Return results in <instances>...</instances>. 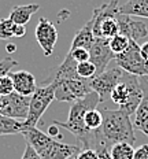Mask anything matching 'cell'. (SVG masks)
I'll list each match as a JSON object with an SVG mask.
<instances>
[{
  "label": "cell",
  "mask_w": 148,
  "mask_h": 159,
  "mask_svg": "<svg viewBox=\"0 0 148 159\" xmlns=\"http://www.w3.org/2000/svg\"><path fill=\"white\" fill-rule=\"evenodd\" d=\"M100 111L103 115V122L97 132L103 144L108 148L117 143H129L133 145L136 136L130 115L121 108L110 110L107 107H101Z\"/></svg>",
  "instance_id": "obj_1"
},
{
  "label": "cell",
  "mask_w": 148,
  "mask_h": 159,
  "mask_svg": "<svg viewBox=\"0 0 148 159\" xmlns=\"http://www.w3.org/2000/svg\"><path fill=\"white\" fill-rule=\"evenodd\" d=\"M21 134H24L26 143L32 145L43 159H67L81 151L80 145L61 143L37 126L25 129Z\"/></svg>",
  "instance_id": "obj_2"
},
{
  "label": "cell",
  "mask_w": 148,
  "mask_h": 159,
  "mask_svg": "<svg viewBox=\"0 0 148 159\" xmlns=\"http://www.w3.org/2000/svg\"><path fill=\"white\" fill-rule=\"evenodd\" d=\"M110 99L113 103L118 104L121 110L126 111L129 115L134 114L143 100L140 77L123 71L121 81L111 91Z\"/></svg>",
  "instance_id": "obj_3"
},
{
  "label": "cell",
  "mask_w": 148,
  "mask_h": 159,
  "mask_svg": "<svg viewBox=\"0 0 148 159\" xmlns=\"http://www.w3.org/2000/svg\"><path fill=\"white\" fill-rule=\"evenodd\" d=\"M119 12V2L111 0L103 3L93 10L92 19H93V34L95 37L108 39L117 36L119 33V26L117 21V14Z\"/></svg>",
  "instance_id": "obj_4"
},
{
  "label": "cell",
  "mask_w": 148,
  "mask_h": 159,
  "mask_svg": "<svg viewBox=\"0 0 148 159\" xmlns=\"http://www.w3.org/2000/svg\"><path fill=\"white\" fill-rule=\"evenodd\" d=\"M54 100H55V84L54 82H49V84H45L36 89L34 93L30 96L28 118L24 121V125L26 126V129L37 126L43 114L47 111L49 104Z\"/></svg>",
  "instance_id": "obj_5"
},
{
  "label": "cell",
  "mask_w": 148,
  "mask_h": 159,
  "mask_svg": "<svg viewBox=\"0 0 148 159\" xmlns=\"http://www.w3.org/2000/svg\"><path fill=\"white\" fill-rule=\"evenodd\" d=\"M114 61L117 66H119L126 73H130L137 77H147L148 75V61L141 56L140 45L136 41L130 40L128 49L122 54L115 55Z\"/></svg>",
  "instance_id": "obj_6"
},
{
  "label": "cell",
  "mask_w": 148,
  "mask_h": 159,
  "mask_svg": "<svg viewBox=\"0 0 148 159\" xmlns=\"http://www.w3.org/2000/svg\"><path fill=\"white\" fill-rule=\"evenodd\" d=\"M55 84V100L58 102H73L85 98L91 93L92 89L89 85V80H84L81 77L61 80L54 82Z\"/></svg>",
  "instance_id": "obj_7"
},
{
  "label": "cell",
  "mask_w": 148,
  "mask_h": 159,
  "mask_svg": "<svg viewBox=\"0 0 148 159\" xmlns=\"http://www.w3.org/2000/svg\"><path fill=\"white\" fill-rule=\"evenodd\" d=\"M29 104H30V96L19 95L16 92L0 96V114L24 122L28 118Z\"/></svg>",
  "instance_id": "obj_8"
},
{
  "label": "cell",
  "mask_w": 148,
  "mask_h": 159,
  "mask_svg": "<svg viewBox=\"0 0 148 159\" xmlns=\"http://www.w3.org/2000/svg\"><path fill=\"white\" fill-rule=\"evenodd\" d=\"M122 74H123L122 69L119 66H115V67H110V69L107 67L100 74H96L92 80H89L91 89L99 95L100 102H104L107 98H110L111 91L121 81Z\"/></svg>",
  "instance_id": "obj_9"
},
{
  "label": "cell",
  "mask_w": 148,
  "mask_h": 159,
  "mask_svg": "<svg viewBox=\"0 0 148 159\" xmlns=\"http://www.w3.org/2000/svg\"><path fill=\"white\" fill-rule=\"evenodd\" d=\"M117 21H118V26H119V33L126 36L132 41L139 43L148 37V29L146 22L139 19L137 16L118 12Z\"/></svg>",
  "instance_id": "obj_10"
},
{
  "label": "cell",
  "mask_w": 148,
  "mask_h": 159,
  "mask_svg": "<svg viewBox=\"0 0 148 159\" xmlns=\"http://www.w3.org/2000/svg\"><path fill=\"white\" fill-rule=\"evenodd\" d=\"M115 58L110 48V40L103 37H95L93 44L89 48V61L96 67V74H100L108 67V63Z\"/></svg>",
  "instance_id": "obj_11"
},
{
  "label": "cell",
  "mask_w": 148,
  "mask_h": 159,
  "mask_svg": "<svg viewBox=\"0 0 148 159\" xmlns=\"http://www.w3.org/2000/svg\"><path fill=\"white\" fill-rule=\"evenodd\" d=\"M34 36L38 45H40L43 52H44V55L45 56L52 55L55 44L58 41V30L55 28V25L49 19L41 16L37 22V26H36Z\"/></svg>",
  "instance_id": "obj_12"
},
{
  "label": "cell",
  "mask_w": 148,
  "mask_h": 159,
  "mask_svg": "<svg viewBox=\"0 0 148 159\" xmlns=\"http://www.w3.org/2000/svg\"><path fill=\"white\" fill-rule=\"evenodd\" d=\"M10 77L14 84V92L24 96H32L34 91L37 89L36 85V77L30 71L26 70H18V71H11Z\"/></svg>",
  "instance_id": "obj_13"
},
{
  "label": "cell",
  "mask_w": 148,
  "mask_h": 159,
  "mask_svg": "<svg viewBox=\"0 0 148 159\" xmlns=\"http://www.w3.org/2000/svg\"><path fill=\"white\" fill-rule=\"evenodd\" d=\"M140 85L143 89V100L134 112L133 126L148 137V80L140 77Z\"/></svg>",
  "instance_id": "obj_14"
},
{
  "label": "cell",
  "mask_w": 148,
  "mask_h": 159,
  "mask_svg": "<svg viewBox=\"0 0 148 159\" xmlns=\"http://www.w3.org/2000/svg\"><path fill=\"white\" fill-rule=\"evenodd\" d=\"M80 75L77 74V62L71 58L70 54L66 55L65 61L52 71V74L47 78V84L49 82H56L61 80H69V78H77Z\"/></svg>",
  "instance_id": "obj_15"
},
{
  "label": "cell",
  "mask_w": 148,
  "mask_h": 159,
  "mask_svg": "<svg viewBox=\"0 0 148 159\" xmlns=\"http://www.w3.org/2000/svg\"><path fill=\"white\" fill-rule=\"evenodd\" d=\"M95 41V34H93V19H91L87 22L82 28L75 33V36L73 37V41H71L70 49L74 48H87L89 49L91 45L93 44Z\"/></svg>",
  "instance_id": "obj_16"
},
{
  "label": "cell",
  "mask_w": 148,
  "mask_h": 159,
  "mask_svg": "<svg viewBox=\"0 0 148 159\" xmlns=\"http://www.w3.org/2000/svg\"><path fill=\"white\" fill-rule=\"evenodd\" d=\"M38 10H40V4H37V3L15 6V7H12V10L10 11L8 18L16 25H26Z\"/></svg>",
  "instance_id": "obj_17"
},
{
  "label": "cell",
  "mask_w": 148,
  "mask_h": 159,
  "mask_svg": "<svg viewBox=\"0 0 148 159\" xmlns=\"http://www.w3.org/2000/svg\"><path fill=\"white\" fill-rule=\"evenodd\" d=\"M26 34L25 25H16L10 18L0 19V41L10 39H21Z\"/></svg>",
  "instance_id": "obj_18"
},
{
  "label": "cell",
  "mask_w": 148,
  "mask_h": 159,
  "mask_svg": "<svg viewBox=\"0 0 148 159\" xmlns=\"http://www.w3.org/2000/svg\"><path fill=\"white\" fill-rule=\"evenodd\" d=\"M119 12L148 19V0H126L119 4Z\"/></svg>",
  "instance_id": "obj_19"
},
{
  "label": "cell",
  "mask_w": 148,
  "mask_h": 159,
  "mask_svg": "<svg viewBox=\"0 0 148 159\" xmlns=\"http://www.w3.org/2000/svg\"><path fill=\"white\" fill-rule=\"evenodd\" d=\"M26 129L22 121H16V119L4 117L0 114V136H7V134H18L22 133Z\"/></svg>",
  "instance_id": "obj_20"
},
{
  "label": "cell",
  "mask_w": 148,
  "mask_h": 159,
  "mask_svg": "<svg viewBox=\"0 0 148 159\" xmlns=\"http://www.w3.org/2000/svg\"><path fill=\"white\" fill-rule=\"evenodd\" d=\"M110 155L113 159H133L134 150L129 143H117L110 147Z\"/></svg>",
  "instance_id": "obj_21"
},
{
  "label": "cell",
  "mask_w": 148,
  "mask_h": 159,
  "mask_svg": "<svg viewBox=\"0 0 148 159\" xmlns=\"http://www.w3.org/2000/svg\"><path fill=\"white\" fill-rule=\"evenodd\" d=\"M101 122H103V115H101V111L99 108L89 110L85 114L84 124L88 130H97L101 126Z\"/></svg>",
  "instance_id": "obj_22"
},
{
  "label": "cell",
  "mask_w": 148,
  "mask_h": 159,
  "mask_svg": "<svg viewBox=\"0 0 148 159\" xmlns=\"http://www.w3.org/2000/svg\"><path fill=\"white\" fill-rule=\"evenodd\" d=\"M129 44H130V40L126 36L121 34V33H118L117 36L110 39V48L114 52V55L125 52L128 49V47H129Z\"/></svg>",
  "instance_id": "obj_23"
},
{
  "label": "cell",
  "mask_w": 148,
  "mask_h": 159,
  "mask_svg": "<svg viewBox=\"0 0 148 159\" xmlns=\"http://www.w3.org/2000/svg\"><path fill=\"white\" fill-rule=\"evenodd\" d=\"M96 67L92 63L91 61L87 62H81V63H77V74L80 75L81 78L84 80H92L96 75Z\"/></svg>",
  "instance_id": "obj_24"
},
{
  "label": "cell",
  "mask_w": 148,
  "mask_h": 159,
  "mask_svg": "<svg viewBox=\"0 0 148 159\" xmlns=\"http://www.w3.org/2000/svg\"><path fill=\"white\" fill-rule=\"evenodd\" d=\"M15 66H18V62L14 61L12 58L2 59V61H0V78L4 77V75H8Z\"/></svg>",
  "instance_id": "obj_25"
},
{
  "label": "cell",
  "mask_w": 148,
  "mask_h": 159,
  "mask_svg": "<svg viewBox=\"0 0 148 159\" xmlns=\"http://www.w3.org/2000/svg\"><path fill=\"white\" fill-rule=\"evenodd\" d=\"M69 54L71 55V58L74 59L77 63L81 62H87L89 61V49L87 48H74V49H69Z\"/></svg>",
  "instance_id": "obj_26"
},
{
  "label": "cell",
  "mask_w": 148,
  "mask_h": 159,
  "mask_svg": "<svg viewBox=\"0 0 148 159\" xmlns=\"http://www.w3.org/2000/svg\"><path fill=\"white\" fill-rule=\"evenodd\" d=\"M14 92V84H12V80L10 75H4V77L0 78V95L6 96Z\"/></svg>",
  "instance_id": "obj_27"
},
{
  "label": "cell",
  "mask_w": 148,
  "mask_h": 159,
  "mask_svg": "<svg viewBox=\"0 0 148 159\" xmlns=\"http://www.w3.org/2000/svg\"><path fill=\"white\" fill-rule=\"evenodd\" d=\"M77 159H99L97 151L92 150V148H82L77 154Z\"/></svg>",
  "instance_id": "obj_28"
},
{
  "label": "cell",
  "mask_w": 148,
  "mask_h": 159,
  "mask_svg": "<svg viewBox=\"0 0 148 159\" xmlns=\"http://www.w3.org/2000/svg\"><path fill=\"white\" fill-rule=\"evenodd\" d=\"M21 159H43V158L37 154V151H36L32 145L28 144L25 147V151H24V154H22Z\"/></svg>",
  "instance_id": "obj_29"
},
{
  "label": "cell",
  "mask_w": 148,
  "mask_h": 159,
  "mask_svg": "<svg viewBox=\"0 0 148 159\" xmlns=\"http://www.w3.org/2000/svg\"><path fill=\"white\" fill-rule=\"evenodd\" d=\"M133 159H148V144H143L134 151Z\"/></svg>",
  "instance_id": "obj_30"
},
{
  "label": "cell",
  "mask_w": 148,
  "mask_h": 159,
  "mask_svg": "<svg viewBox=\"0 0 148 159\" xmlns=\"http://www.w3.org/2000/svg\"><path fill=\"white\" fill-rule=\"evenodd\" d=\"M97 155H99V159H113L111 155H110V148H107V147L99 148Z\"/></svg>",
  "instance_id": "obj_31"
},
{
  "label": "cell",
  "mask_w": 148,
  "mask_h": 159,
  "mask_svg": "<svg viewBox=\"0 0 148 159\" xmlns=\"http://www.w3.org/2000/svg\"><path fill=\"white\" fill-rule=\"evenodd\" d=\"M59 126L58 125H51V126L48 128V134L51 136V137H58V139H61L62 136H61V133H59V129H58Z\"/></svg>",
  "instance_id": "obj_32"
},
{
  "label": "cell",
  "mask_w": 148,
  "mask_h": 159,
  "mask_svg": "<svg viewBox=\"0 0 148 159\" xmlns=\"http://www.w3.org/2000/svg\"><path fill=\"white\" fill-rule=\"evenodd\" d=\"M140 52H141V56L148 61V41H144L140 45Z\"/></svg>",
  "instance_id": "obj_33"
},
{
  "label": "cell",
  "mask_w": 148,
  "mask_h": 159,
  "mask_svg": "<svg viewBox=\"0 0 148 159\" xmlns=\"http://www.w3.org/2000/svg\"><path fill=\"white\" fill-rule=\"evenodd\" d=\"M15 49H16V45L12 44V43H8V44L6 45V51H7L8 54H12V52H15Z\"/></svg>",
  "instance_id": "obj_34"
},
{
  "label": "cell",
  "mask_w": 148,
  "mask_h": 159,
  "mask_svg": "<svg viewBox=\"0 0 148 159\" xmlns=\"http://www.w3.org/2000/svg\"><path fill=\"white\" fill-rule=\"evenodd\" d=\"M67 159H77V154L73 155V157H70V158H67Z\"/></svg>",
  "instance_id": "obj_35"
}]
</instances>
